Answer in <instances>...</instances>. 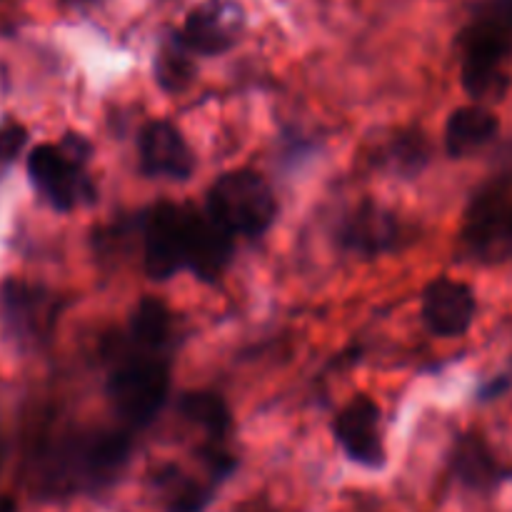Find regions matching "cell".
Instances as JSON below:
<instances>
[{"label": "cell", "mask_w": 512, "mask_h": 512, "mask_svg": "<svg viewBox=\"0 0 512 512\" xmlns=\"http://www.w3.org/2000/svg\"><path fill=\"white\" fill-rule=\"evenodd\" d=\"M3 318L20 340L43 338L55 320V300L35 285L10 280L3 288Z\"/></svg>", "instance_id": "8fae6325"}, {"label": "cell", "mask_w": 512, "mask_h": 512, "mask_svg": "<svg viewBox=\"0 0 512 512\" xmlns=\"http://www.w3.org/2000/svg\"><path fill=\"white\" fill-rule=\"evenodd\" d=\"M70 3H88V0H70Z\"/></svg>", "instance_id": "484cf974"}, {"label": "cell", "mask_w": 512, "mask_h": 512, "mask_svg": "<svg viewBox=\"0 0 512 512\" xmlns=\"http://www.w3.org/2000/svg\"><path fill=\"white\" fill-rule=\"evenodd\" d=\"M233 238L223 225L215 223L210 215H195L193 238H190L188 270L198 278L215 280L225 270L233 255Z\"/></svg>", "instance_id": "4fadbf2b"}, {"label": "cell", "mask_w": 512, "mask_h": 512, "mask_svg": "<svg viewBox=\"0 0 512 512\" xmlns=\"http://www.w3.org/2000/svg\"><path fill=\"white\" fill-rule=\"evenodd\" d=\"M180 413L213 438H223L233 425L225 400L215 393H188L180 400Z\"/></svg>", "instance_id": "e0dca14e"}, {"label": "cell", "mask_w": 512, "mask_h": 512, "mask_svg": "<svg viewBox=\"0 0 512 512\" xmlns=\"http://www.w3.org/2000/svg\"><path fill=\"white\" fill-rule=\"evenodd\" d=\"M333 433L338 438L340 448L345 450L353 463L363 468H383L385 465V445L380 435V410L365 395L350 400L333 423Z\"/></svg>", "instance_id": "ba28073f"}, {"label": "cell", "mask_w": 512, "mask_h": 512, "mask_svg": "<svg viewBox=\"0 0 512 512\" xmlns=\"http://www.w3.org/2000/svg\"><path fill=\"white\" fill-rule=\"evenodd\" d=\"M90 155V145L83 135H68L60 145L43 143L30 150L28 175L35 190L53 205L55 210H70L80 200H90L88 178L83 165Z\"/></svg>", "instance_id": "277c9868"}, {"label": "cell", "mask_w": 512, "mask_h": 512, "mask_svg": "<svg viewBox=\"0 0 512 512\" xmlns=\"http://www.w3.org/2000/svg\"><path fill=\"white\" fill-rule=\"evenodd\" d=\"M130 440L123 433L75 435L43 455L40 483L50 493H80L110 485L123 470Z\"/></svg>", "instance_id": "6da1fadb"}, {"label": "cell", "mask_w": 512, "mask_h": 512, "mask_svg": "<svg viewBox=\"0 0 512 512\" xmlns=\"http://www.w3.org/2000/svg\"><path fill=\"white\" fill-rule=\"evenodd\" d=\"M193 75L195 68L190 60V50L178 38L173 40V45L160 50L158 60H155V78L165 90H183Z\"/></svg>", "instance_id": "d6986e66"}, {"label": "cell", "mask_w": 512, "mask_h": 512, "mask_svg": "<svg viewBox=\"0 0 512 512\" xmlns=\"http://www.w3.org/2000/svg\"><path fill=\"white\" fill-rule=\"evenodd\" d=\"M398 238V220L378 203H365L355 210L343 228V243L363 255H378L393 248Z\"/></svg>", "instance_id": "7c38bea8"}, {"label": "cell", "mask_w": 512, "mask_h": 512, "mask_svg": "<svg viewBox=\"0 0 512 512\" xmlns=\"http://www.w3.org/2000/svg\"><path fill=\"white\" fill-rule=\"evenodd\" d=\"M165 490L168 512H203L213 498V485H200L198 480L185 478L178 470L160 480Z\"/></svg>", "instance_id": "ac0fdd59"}, {"label": "cell", "mask_w": 512, "mask_h": 512, "mask_svg": "<svg viewBox=\"0 0 512 512\" xmlns=\"http://www.w3.org/2000/svg\"><path fill=\"white\" fill-rule=\"evenodd\" d=\"M28 143V130L23 128L15 120H8V123L0 125V165L13 163L20 155V150Z\"/></svg>", "instance_id": "7402d4cb"}, {"label": "cell", "mask_w": 512, "mask_h": 512, "mask_svg": "<svg viewBox=\"0 0 512 512\" xmlns=\"http://www.w3.org/2000/svg\"><path fill=\"white\" fill-rule=\"evenodd\" d=\"M0 512H18L13 498H0Z\"/></svg>", "instance_id": "603a6c76"}, {"label": "cell", "mask_w": 512, "mask_h": 512, "mask_svg": "<svg viewBox=\"0 0 512 512\" xmlns=\"http://www.w3.org/2000/svg\"><path fill=\"white\" fill-rule=\"evenodd\" d=\"M128 340L140 348L168 353L173 343V313L160 300L143 298L130 318Z\"/></svg>", "instance_id": "9a60e30c"}, {"label": "cell", "mask_w": 512, "mask_h": 512, "mask_svg": "<svg viewBox=\"0 0 512 512\" xmlns=\"http://www.w3.org/2000/svg\"><path fill=\"white\" fill-rule=\"evenodd\" d=\"M395 163L408 173H418L425 163H428V145H425L423 135H405L395 145Z\"/></svg>", "instance_id": "44dd1931"}, {"label": "cell", "mask_w": 512, "mask_h": 512, "mask_svg": "<svg viewBox=\"0 0 512 512\" xmlns=\"http://www.w3.org/2000/svg\"><path fill=\"white\" fill-rule=\"evenodd\" d=\"M508 238H510V250H512V208H510V223H508Z\"/></svg>", "instance_id": "cb8c5ba5"}, {"label": "cell", "mask_w": 512, "mask_h": 512, "mask_svg": "<svg viewBox=\"0 0 512 512\" xmlns=\"http://www.w3.org/2000/svg\"><path fill=\"white\" fill-rule=\"evenodd\" d=\"M455 473L470 488H490L503 478V470L480 438H465L455 453Z\"/></svg>", "instance_id": "2e32d148"}, {"label": "cell", "mask_w": 512, "mask_h": 512, "mask_svg": "<svg viewBox=\"0 0 512 512\" xmlns=\"http://www.w3.org/2000/svg\"><path fill=\"white\" fill-rule=\"evenodd\" d=\"M278 203L268 180L253 170H233L215 180L208 195V215L230 235L265 233L273 225Z\"/></svg>", "instance_id": "3957f363"}, {"label": "cell", "mask_w": 512, "mask_h": 512, "mask_svg": "<svg viewBox=\"0 0 512 512\" xmlns=\"http://www.w3.org/2000/svg\"><path fill=\"white\" fill-rule=\"evenodd\" d=\"M245 25L235 0H203L185 18L178 40L195 55H220L235 45Z\"/></svg>", "instance_id": "52a82bcc"}, {"label": "cell", "mask_w": 512, "mask_h": 512, "mask_svg": "<svg viewBox=\"0 0 512 512\" xmlns=\"http://www.w3.org/2000/svg\"><path fill=\"white\" fill-rule=\"evenodd\" d=\"M0 465H3V443H0Z\"/></svg>", "instance_id": "d4e9b609"}, {"label": "cell", "mask_w": 512, "mask_h": 512, "mask_svg": "<svg viewBox=\"0 0 512 512\" xmlns=\"http://www.w3.org/2000/svg\"><path fill=\"white\" fill-rule=\"evenodd\" d=\"M475 318V295L465 283L438 278L423 293V320L430 333L458 338Z\"/></svg>", "instance_id": "30bf717a"}, {"label": "cell", "mask_w": 512, "mask_h": 512, "mask_svg": "<svg viewBox=\"0 0 512 512\" xmlns=\"http://www.w3.org/2000/svg\"><path fill=\"white\" fill-rule=\"evenodd\" d=\"M140 168L155 178L185 180L195 168V158L183 133L168 120H153L138 140Z\"/></svg>", "instance_id": "9c48e42d"}, {"label": "cell", "mask_w": 512, "mask_h": 512, "mask_svg": "<svg viewBox=\"0 0 512 512\" xmlns=\"http://www.w3.org/2000/svg\"><path fill=\"white\" fill-rule=\"evenodd\" d=\"M510 185L505 180L488 185L478 198L473 200L465 220L463 240L468 250L480 258L493 255H512L508 223H510Z\"/></svg>", "instance_id": "8992f818"}, {"label": "cell", "mask_w": 512, "mask_h": 512, "mask_svg": "<svg viewBox=\"0 0 512 512\" xmlns=\"http://www.w3.org/2000/svg\"><path fill=\"white\" fill-rule=\"evenodd\" d=\"M198 210L188 205L163 203L145 220V270L150 278L165 280L188 270L190 238Z\"/></svg>", "instance_id": "5b68a950"}, {"label": "cell", "mask_w": 512, "mask_h": 512, "mask_svg": "<svg viewBox=\"0 0 512 512\" xmlns=\"http://www.w3.org/2000/svg\"><path fill=\"white\" fill-rule=\"evenodd\" d=\"M498 128V118L488 108L465 105L450 115L448 128H445V148L453 158H463L490 143L498 135Z\"/></svg>", "instance_id": "5bb4252c"}, {"label": "cell", "mask_w": 512, "mask_h": 512, "mask_svg": "<svg viewBox=\"0 0 512 512\" xmlns=\"http://www.w3.org/2000/svg\"><path fill=\"white\" fill-rule=\"evenodd\" d=\"M468 30L500 38L512 45V0H483L475 8Z\"/></svg>", "instance_id": "ffe728a7"}, {"label": "cell", "mask_w": 512, "mask_h": 512, "mask_svg": "<svg viewBox=\"0 0 512 512\" xmlns=\"http://www.w3.org/2000/svg\"><path fill=\"white\" fill-rule=\"evenodd\" d=\"M170 390L168 355L130 343L115 358L108 398L115 413L130 425H148L165 405Z\"/></svg>", "instance_id": "7a4b0ae2"}]
</instances>
